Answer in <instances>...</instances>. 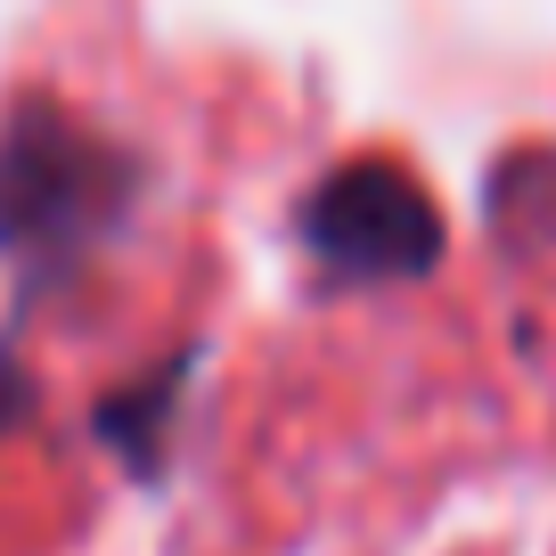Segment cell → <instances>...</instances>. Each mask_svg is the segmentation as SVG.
I'll return each instance as SVG.
<instances>
[{
	"instance_id": "6da1fadb",
	"label": "cell",
	"mask_w": 556,
	"mask_h": 556,
	"mask_svg": "<svg viewBox=\"0 0 556 556\" xmlns=\"http://www.w3.org/2000/svg\"><path fill=\"white\" fill-rule=\"evenodd\" d=\"M139 173L106 131L50 99L9 106L0 123V254H17L25 278H58L123 222Z\"/></svg>"
},
{
	"instance_id": "7a4b0ae2",
	"label": "cell",
	"mask_w": 556,
	"mask_h": 556,
	"mask_svg": "<svg viewBox=\"0 0 556 556\" xmlns=\"http://www.w3.org/2000/svg\"><path fill=\"white\" fill-rule=\"evenodd\" d=\"M303 245L336 278H426L442 262V213L401 164H344L303 197Z\"/></svg>"
},
{
	"instance_id": "3957f363",
	"label": "cell",
	"mask_w": 556,
	"mask_h": 556,
	"mask_svg": "<svg viewBox=\"0 0 556 556\" xmlns=\"http://www.w3.org/2000/svg\"><path fill=\"white\" fill-rule=\"evenodd\" d=\"M189 384V361H164L148 384H131V393H106L99 401V434L115 442L123 458H131L139 475H156V451H164V417H173V393Z\"/></svg>"
}]
</instances>
